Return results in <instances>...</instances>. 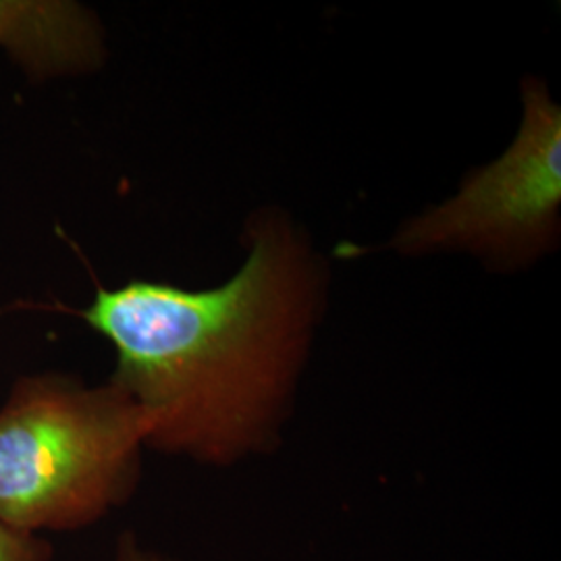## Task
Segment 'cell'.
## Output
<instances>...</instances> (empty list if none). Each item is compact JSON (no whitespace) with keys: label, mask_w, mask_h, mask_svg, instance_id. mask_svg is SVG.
Listing matches in <instances>:
<instances>
[{"label":"cell","mask_w":561,"mask_h":561,"mask_svg":"<svg viewBox=\"0 0 561 561\" xmlns=\"http://www.w3.org/2000/svg\"><path fill=\"white\" fill-rule=\"evenodd\" d=\"M245 261L206 289L129 280L80 312L115 350V382L150 421L148 451L208 468L273 454L321 324L329 268L279 208L245 227Z\"/></svg>","instance_id":"6da1fadb"},{"label":"cell","mask_w":561,"mask_h":561,"mask_svg":"<svg viewBox=\"0 0 561 561\" xmlns=\"http://www.w3.org/2000/svg\"><path fill=\"white\" fill-rule=\"evenodd\" d=\"M150 421L115 382L23 375L0 405V522L78 533L131 502Z\"/></svg>","instance_id":"7a4b0ae2"},{"label":"cell","mask_w":561,"mask_h":561,"mask_svg":"<svg viewBox=\"0 0 561 561\" xmlns=\"http://www.w3.org/2000/svg\"><path fill=\"white\" fill-rule=\"evenodd\" d=\"M561 108L539 80L522 85V121L500 159L472 171L458 194L403 222L389 250L405 259L458 252L516 273L560 241Z\"/></svg>","instance_id":"3957f363"},{"label":"cell","mask_w":561,"mask_h":561,"mask_svg":"<svg viewBox=\"0 0 561 561\" xmlns=\"http://www.w3.org/2000/svg\"><path fill=\"white\" fill-rule=\"evenodd\" d=\"M0 50L36 81L83 76L106 59L101 21L73 0H0Z\"/></svg>","instance_id":"277c9868"},{"label":"cell","mask_w":561,"mask_h":561,"mask_svg":"<svg viewBox=\"0 0 561 561\" xmlns=\"http://www.w3.org/2000/svg\"><path fill=\"white\" fill-rule=\"evenodd\" d=\"M0 561H53V545L0 522Z\"/></svg>","instance_id":"5b68a950"},{"label":"cell","mask_w":561,"mask_h":561,"mask_svg":"<svg viewBox=\"0 0 561 561\" xmlns=\"http://www.w3.org/2000/svg\"><path fill=\"white\" fill-rule=\"evenodd\" d=\"M113 561H175L159 549L146 545L136 533H123L115 545Z\"/></svg>","instance_id":"8992f818"}]
</instances>
